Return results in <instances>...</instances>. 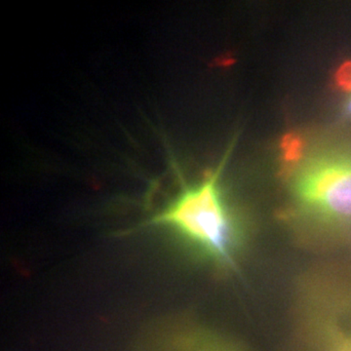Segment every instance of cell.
<instances>
[{
	"label": "cell",
	"instance_id": "6da1fadb",
	"mask_svg": "<svg viewBox=\"0 0 351 351\" xmlns=\"http://www.w3.org/2000/svg\"><path fill=\"white\" fill-rule=\"evenodd\" d=\"M284 152L295 216L331 234H351V141L304 154L294 138Z\"/></svg>",
	"mask_w": 351,
	"mask_h": 351
},
{
	"label": "cell",
	"instance_id": "7a4b0ae2",
	"mask_svg": "<svg viewBox=\"0 0 351 351\" xmlns=\"http://www.w3.org/2000/svg\"><path fill=\"white\" fill-rule=\"evenodd\" d=\"M232 147L214 170L196 184H184L174 199L142 223L177 233L201 255L226 270H237L241 249V226L226 205L221 176Z\"/></svg>",
	"mask_w": 351,
	"mask_h": 351
},
{
	"label": "cell",
	"instance_id": "3957f363",
	"mask_svg": "<svg viewBox=\"0 0 351 351\" xmlns=\"http://www.w3.org/2000/svg\"><path fill=\"white\" fill-rule=\"evenodd\" d=\"M316 341L320 351H351V325L341 324L338 320L315 321Z\"/></svg>",
	"mask_w": 351,
	"mask_h": 351
},
{
	"label": "cell",
	"instance_id": "277c9868",
	"mask_svg": "<svg viewBox=\"0 0 351 351\" xmlns=\"http://www.w3.org/2000/svg\"><path fill=\"white\" fill-rule=\"evenodd\" d=\"M336 82L341 90L351 93V61L341 64V68L337 71Z\"/></svg>",
	"mask_w": 351,
	"mask_h": 351
},
{
	"label": "cell",
	"instance_id": "5b68a950",
	"mask_svg": "<svg viewBox=\"0 0 351 351\" xmlns=\"http://www.w3.org/2000/svg\"><path fill=\"white\" fill-rule=\"evenodd\" d=\"M343 117L346 120H351V93L343 105Z\"/></svg>",
	"mask_w": 351,
	"mask_h": 351
}]
</instances>
